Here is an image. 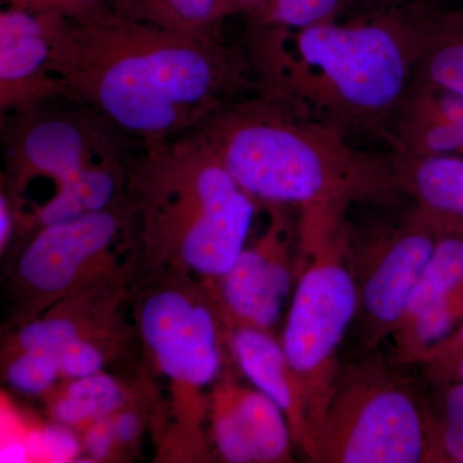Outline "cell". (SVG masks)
Listing matches in <instances>:
<instances>
[{"instance_id":"obj_3","label":"cell","mask_w":463,"mask_h":463,"mask_svg":"<svg viewBox=\"0 0 463 463\" xmlns=\"http://www.w3.org/2000/svg\"><path fill=\"white\" fill-rule=\"evenodd\" d=\"M196 132L246 194L298 207L300 222L345 215L350 203L401 191L394 161L365 154L337 128L260 91L227 103Z\"/></svg>"},{"instance_id":"obj_11","label":"cell","mask_w":463,"mask_h":463,"mask_svg":"<svg viewBox=\"0 0 463 463\" xmlns=\"http://www.w3.org/2000/svg\"><path fill=\"white\" fill-rule=\"evenodd\" d=\"M269 207L267 230L242 250L218 281V300L228 328L251 326L272 332L291 294L298 273L294 232L283 207Z\"/></svg>"},{"instance_id":"obj_35","label":"cell","mask_w":463,"mask_h":463,"mask_svg":"<svg viewBox=\"0 0 463 463\" xmlns=\"http://www.w3.org/2000/svg\"><path fill=\"white\" fill-rule=\"evenodd\" d=\"M461 156H463V151H462Z\"/></svg>"},{"instance_id":"obj_8","label":"cell","mask_w":463,"mask_h":463,"mask_svg":"<svg viewBox=\"0 0 463 463\" xmlns=\"http://www.w3.org/2000/svg\"><path fill=\"white\" fill-rule=\"evenodd\" d=\"M439 234L437 222L417 205L358 245L349 231L347 257L359 298L355 319L365 349H376L397 330Z\"/></svg>"},{"instance_id":"obj_15","label":"cell","mask_w":463,"mask_h":463,"mask_svg":"<svg viewBox=\"0 0 463 463\" xmlns=\"http://www.w3.org/2000/svg\"><path fill=\"white\" fill-rule=\"evenodd\" d=\"M230 331L232 354L246 379L259 392L272 399L288 417L294 443L309 455L312 448V426L306 402L292 373L281 341L272 332L234 326Z\"/></svg>"},{"instance_id":"obj_16","label":"cell","mask_w":463,"mask_h":463,"mask_svg":"<svg viewBox=\"0 0 463 463\" xmlns=\"http://www.w3.org/2000/svg\"><path fill=\"white\" fill-rule=\"evenodd\" d=\"M399 190L410 194L440 227L463 231V156L395 155Z\"/></svg>"},{"instance_id":"obj_18","label":"cell","mask_w":463,"mask_h":463,"mask_svg":"<svg viewBox=\"0 0 463 463\" xmlns=\"http://www.w3.org/2000/svg\"><path fill=\"white\" fill-rule=\"evenodd\" d=\"M414 83L463 97V17H439Z\"/></svg>"},{"instance_id":"obj_24","label":"cell","mask_w":463,"mask_h":463,"mask_svg":"<svg viewBox=\"0 0 463 463\" xmlns=\"http://www.w3.org/2000/svg\"><path fill=\"white\" fill-rule=\"evenodd\" d=\"M30 458L35 461L71 462L80 455L83 443L79 441L69 426L62 423L43 426L25 434Z\"/></svg>"},{"instance_id":"obj_6","label":"cell","mask_w":463,"mask_h":463,"mask_svg":"<svg viewBox=\"0 0 463 463\" xmlns=\"http://www.w3.org/2000/svg\"><path fill=\"white\" fill-rule=\"evenodd\" d=\"M317 463L434 462L432 414L377 358L341 367L317 431Z\"/></svg>"},{"instance_id":"obj_34","label":"cell","mask_w":463,"mask_h":463,"mask_svg":"<svg viewBox=\"0 0 463 463\" xmlns=\"http://www.w3.org/2000/svg\"><path fill=\"white\" fill-rule=\"evenodd\" d=\"M114 3L118 11L120 12V14H123L125 5H127V0H114Z\"/></svg>"},{"instance_id":"obj_7","label":"cell","mask_w":463,"mask_h":463,"mask_svg":"<svg viewBox=\"0 0 463 463\" xmlns=\"http://www.w3.org/2000/svg\"><path fill=\"white\" fill-rule=\"evenodd\" d=\"M47 105L2 120L7 190L14 196L41 176L54 182V194H69L129 158L125 134L103 116L76 103L71 109Z\"/></svg>"},{"instance_id":"obj_12","label":"cell","mask_w":463,"mask_h":463,"mask_svg":"<svg viewBox=\"0 0 463 463\" xmlns=\"http://www.w3.org/2000/svg\"><path fill=\"white\" fill-rule=\"evenodd\" d=\"M70 18L5 7L0 12V116L24 114L61 99L54 48Z\"/></svg>"},{"instance_id":"obj_10","label":"cell","mask_w":463,"mask_h":463,"mask_svg":"<svg viewBox=\"0 0 463 463\" xmlns=\"http://www.w3.org/2000/svg\"><path fill=\"white\" fill-rule=\"evenodd\" d=\"M133 210L118 203L38 228L18 259V279L41 298L61 297L78 288L88 272L108 260Z\"/></svg>"},{"instance_id":"obj_33","label":"cell","mask_w":463,"mask_h":463,"mask_svg":"<svg viewBox=\"0 0 463 463\" xmlns=\"http://www.w3.org/2000/svg\"><path fill=\"white\" fill-rule=\"evenodd\" d=\"M365 5H370V12L381 11V9L395 7V5H401L402 3L399 0H362ZM368 14V12H367Z\"/></svg>"},{"instance_id":"obj_2","label":"cell","mask_w":463,"mask_h":463,"mask_svg":"<svg viewBox=\"0 0 463 463\" xmlns=\"http://www.w3.org/2000/svg\"><path fill=\"white\" fill-rule=\"evenodd\" d=\"M439 14L421 0L300 30L252 26L259 91L341 132H385L416 80Z\"/></svg>"},{"instance_id":"obj_28","label":"cell","mask_w":463,"mask_h":463,"mask_svg":"<svg viewBox=\"0 0 463 463\" xmlns=\"http://www.w3.org/2000/svg\"><path fill=\"white\" fill-rule=\"evenodd\" d=\"M103 417L85 426L83 449L93 461H102L111 456L116 446L114 430H112L111 419Z\"/></svg>"},{"instance_id":"obj_14","label":"cell","mask_w":463,"mask_h":463,"mask_svg":"<svg viewBox=\"0 0 463 463\" xmlns=\"http://www.w3.org/2000/svg\"><path fill=\"white\" fill-rule=\"evenodd\" d=\"M212 434L225 462H291L294 443L288 417L258 389L230 383L216 390Z\"/></svg>"},{"instance_id":"obj_17","label":"cell","mask_w":463,"mask_h":463,"mask_svg":"<svg viewBox=\"0 0 463 463\" xmlns=\"http://www.w3.org/2000/svg\"><path fill=\"white\" fill-rule=\"evenodd\" d=\"M127 402L123 386L108 373L70 380L69 386L52 403L54 421L74 428L112 416Z\"/></svg>"},{"instance_id":"obj_1","label":"cell","mask_w":463,"mask_h":463,"mask_svg":"<svg viewBox=\"0 0 463 463\" xmlns=\"http://www.w3.org/2000/svg\"><path fill=\"white\" fill-rule=\"evenodd\" d=\"M249 63L222 38L118 14L69 20L54 48L61 99L103 116L142 146L194 132L246 85Z\"/></svg>"},{"instance_id":"obj_23","label":"cell","mask_w":463,"mask_h":463,"mask_svg":"<svg viewBox=\"0 0 463 463\" xmlns=\"http://www.w3.org/2000/svg\"><path fill=\"white\" fill-rule=\"evenodd\" d=\"M60 368L54 356L20 350L5 371L8 385L26 395L50 392L60 379Z\"/></svg>"},{"instance_id":"obj_25","label":"cell","mask_w":463,"mask_h":463,"mask_svg":"<svg viewBox=\"0 0 463 463\" xmlns=\"http://www.w3.org/2000/svg\"><path fill=\"white\" fill-rule=\"evenodd\" d=\"M5 7L51 12L80 24L99 23L118 14L114 0H2Z\"/></svg>"},{"instance_id":"obj_9","label":"cell","mask_w":463,"mask_h":463,"mask_svg":"<svg viewBox=\"0 0 463 463\" xmlns=\"http://www.w3.org/2000/svg\"><path fill=\"white\" fill-rule=\"evenodd\" d=\"M138 326L161 373L181 389L214 383L222 370L221 328L212 306L178 285L142 298Z\"/></svg>"},{"instance_id":"obj_32","label":"cell","mask_w":463,"mask_h":463,"mask_svg":"<svg viewBox=\"0 0 463 463\" xmlns=\"http://www.w3.org/2000/svg\"><path fill=\"white\" fill-rule=\"evenodd\" d=\"M268 0H221L219 18L222 23L225 18L243 14L251 21H257L263 14Z\"/></svg>"},{"instance_id":"obj_21","label":"cell","mask_w":463,"mask_h":463,"mask_svg":"<svg viewBox=\"0 0 463 463\" xmlns=\"http://www.w3.org/2000/svg\"><path fill=\"white\" fill-rule=\"evenodd\" d=\"M434 462L463 463V383H447L441 416H432Z\"/></svg>"},{"instance_id":"obj_5","label":"cell","mask_w":463,"mask_h":463,"mask_svg":"<svg viewBox=\"0 0 463 463\" xmlns=\"http://www.w3.org/2000/svg\"><path fill=\"white\" fill-rule=\"evenodd\" d=\"M298 279L279 341L306 402L313 448L343 367L340 347L358 315L359 298L345 218L298 225Z\"/></svg>"},{"instance_id":"obj_29","label":"cell","mask_w":463,"mask_h":463,"mask_svg":"<svg viewBox=\"0 0 463 463\" xmlns=\"http://www.w3.org/2000/svg\"><path fill=\"white\" fill-rule=\"evenodd\" d=\"M463 352V318L457 326L455 331L447 337L446 340L439 343L437 346L432 347L428 353L423 354L420 359L419 365L423 367H430V365H437L446 364L450 359L455 358L459 353Z\"/></svg>"},{"instance_id":"obj_13","label":"cell","mask_w":463,"mask_h":463,"mask_svg":"<svg viewBox=\"0 0 463 463\" xmlns=\"http://www.w3.org/2000/svg\"><path fill=\"white\" fill-rule=\"evenodd\" d=\"M462 318L463 231L440 227L395 336L408 355L420 356L446 340Z\"/></svg>"},{"instance_id":"obj_27","label":"cell","mask_w":463,"mask_h":463,"mask_svg":"<svg viewBox=\"0 0 463 463\" xmlns=\"http://www.w3.org/2000/svg\"><path fill=\"white\" fill-rule=\"evenodd\" d=\"M405 99L423 111L458 125L463 129L462 96H456V94L414 83Z\"/></svg>"},{"instance_id":"obj_4","label":"cell","mask_w":463,"mask_h":463,"mask_svg":"<svg viewBox=\"0 0 463 463\" xmlns=\"http://www.w3.org/2000/svg\"><path fill=\"white\" fill-rule=\"evenodd\" d=\"M142 149L127 187L148 251L218 282L246 248L257 201L196 130Z\"/></svg>"},{"instance_id":"obj_26","label":"cell","mask_w":463,"mask_h":463,"mask_svg":"<svg viewBox=\"0 0 463 463\" xmlns=\"http://www.w3.org/2000/svg\"><path fill=\"white\" fill-rule=\"evenodd\" d=\"M61 377L69 380L83 379L102 373L105 364V354L96 341L80 337L70 344L57 356Z\"/></svg>"},{"instance_id":"obj_31","label":"cell","mask_w":463,"mask_h":463,"mask_svg":"<svg viewBox=\"0 0 463 463\" xmlns=\"http://www.w3.org/2000/svg\"><path fill=\"white\" fill-rule=\"evenodd\" d=\"M18 218V209L16 200L9 194L7 188H2L0 194V250L5 252L12 236L14 233Z\"/></svg>"},{"instance_id":"obj_30","label":"cell","mask_w":463,"mask_h":463,"mask_svg":"<svg viewBox=\"0 0 463 463\" xmlns=\"http://www.w3.org/2000/svg\"><path fill=\"white\" fill-rule=\"evenodd\" d=\"M124 408L112 414L109 419H111L116 443L121 444V446H129L139 438L142 422L138 414L133 411L124 410Z\"/></svg>"},{"instance_id":"obj_19","label":"cell","mask_w":463,"mask_h":463,"mask_svg":"<svg viewBox=\"0 0 463 463\" xmlns=\"http://www.w3.org/2000/svg\"><path fill=\"white\" fill-rule=\"evenodd\" d=\"M221 0H127L123 14L200 38H222Z\"/></svg>"},{"instance_id":"obj_22","label":"cell","mask_w":463,"mask_h":463,"mask_svg":"<svg viewBox=\"0 0 463 463\" xmlns=\"http://www.w3.org/2000/svg\"><path fill=\"white\" fill-rule=\"evenodd\" d=\"M75 319L65 315H50L27 323L18 334V349L57 356L70 344L83 337Z\"/></svg>"},{"instance_id":"obj_20","label":"cell","mask_w":463,"mask_h":463,"mask_svg":"<svg viewBox=\"0 0 463 463\" xmlns=\"http://www.w3.org/2000/svg\"><path fill=\"white\" fill-rule=\"evenodd\" d=\"M346 0H268L252 26L300 30L337 20Z\"/></svg>"}]
</instances>
